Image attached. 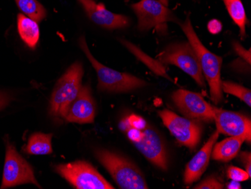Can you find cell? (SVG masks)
Segmentation results:
<instances>
[{"mask_svg":"<svg viewBox=\"0 0 251 189\" xmlns=\"http://www.w3.org/2000/svg\"><path fill=\"white\" fill-rule=\"evenodd\" d=\"M180 26L197 54L203 76L209 84L211 100L214 104H219L223 100L221 78L222 57L214 54L204 47L193 29L190 18H186L184 23L180 24Z\"/></svg>","mask_w":251,"mask_h":189,"instance_id":"1","label":"cell"},{"mask_svg":"<svg viewBox=\"0 0 251 189\" xmlns=\"http://www.w3.org/2000/svg\"><path fill=\"white\" fill-rule=\"evenodd\" d=\"M95 156L121 189H148L143 173L128 159L103 149H97Z\"/></svg>","mask_w":251,"mask_h":189,"instance_id":"2","label":"cell"},{"mask_svg":"<svg viewBox=\"0 0 251 189\" xmlns=\"http://www.w3.org/2000/svg\"><path fill=\"white\" fill-rule=\"evenodd\" d=\"M79 46L94 66L98 76V90L108 92H128L146 86L147 83L129 73H121L104 66L94 58L89 50L84 36L79 39Z\"/></svg>","mask_w":251,"mask_h":189,"instance_id":"3","label":"cell"},{"mask_svg":"<svg viewBox=\"0 0 251 189\" xmlns=\"http://www.w3.org/2000/svg\"><path fill=\"white\" fill-rule=\"evenodd\" d=\"M83 74L82 64L76 62L57 81L50 101L49 113L52 117L65 118L70 105L81 90Z\"/></svg>","mask_w":251,"mask_h":189,"instance_id":"4","label":"cell"},{"mask_svg":"<svg viewBox=\"0 0 251 189\" xmlns=\"http://www.w3.org/2000/svg\"><path fill=\"white\" fill-rule=\"evenodd\" d=\"M158 60L163 65H175L191 76L196 82L205 87V79L195 51L189 42H177L168 46L158 55Z\"/></svg>","mask_w":251,"mask_h":189,"instance_id":"5","label":"cell"},{"mask_svg":"<svg viewBox=\"0 0 251 189\" xmlns=\"http://www.w3.org/2000/svg\"><path fill=\"white\" fill-rule=\"evenodd\" d=\"M126 132L134 146L139 152L158 168L168 169V155L164 142L159 133L147 125L144 129L139 130L126 125Z\"/></svg>","mask_w":251,"mask_h":189,"instance_id":"6","label":"cell"},{"mask_svg":"<svg viewBox=\"0 0 251 189\" xmlns=\"http://www.w3.org/2000/svg\"><path fill=\"white\" fill-rule=\"evenodd\" d=\"M55 171L77 189H114L92 165L84 161L56 165Z\"/></svg>","mask_w":251,"mask_h":189,"instance_id":"7","label":"cell"},{"mask_svg":"<svg viewBox=\"0 0 251 189\" xmlns=\"http://www.w3.org/2000/svg\"><path fill=\"white\" fill-rule=\"evenodd\" d=\"M158 113L165 126L180 144L191 150L197 147L202 131L200 121L183 118L168 109L162 110Z\"/></svg>","mask_w":251,"mask_h":189,"instance_id":"8","label":"cell"},{"mask_svg":"<svg viewBox=\"0 0 251 189\" xmlns=\"http://www.w3.org/2000/svg\"><path fill=\"white\" fill-rule=\"evenodd\" d=\"M26 183H32L41 188L30 165L8 142L1 189H8Z\"/></svg>","mask_w":251,"mask_h":189,"instance_id":"9","label":"cell"},{"mask_svg":"<svg viewBox=\"0 0 251 189\" xmlns=\"http://www.w3.org/2000/svg\"><path fill=\"white\" fill-rule=\"evenodd\" d=\"M132 8L138 18V29L140 31H148L169 21H177L173 12L159 0H141L133 4Z\"/></svg>","mask_w":251,"mask_h":189,"instance_id":"10","label":"cell"},{"mask_svg":"<svg viewBox=\"0 0 251 189\" xmlns=\"http://www.w3.org/2000/svg\"><path fill=\"white\" fill-rule=\"evenodd\" d=\"M173 102L179 111L190 119L197 121H214L213 106L204 101L197 93L180 89L173 93Z\"/></svg>","mask_w":251,"mask_h":189,"instance_id":"11","label":"cell"},{"mask_svg":"<svg viewBox=\"0 0 251 189\" xmlns=\"http://www.w3.org/2000/svg\"><path fill=\"white\" fill-rule=\"evenodd\" d=\"M214 121L218 131L224 135L242 137L251 143V122L250 118L238 112H231L213 107Z\"/></svg>","mask_w":251,"mask_h":189,"instance_id":"12","label":"cell"},{"mask_svg":"<svg viewBox=\"0 0 251 189\" xmlns=\"http://www.w3.org/2000/svg\"><path fill=\"white\" fill-rule=\"evenodd\" d=\"M77 2L82 5L88 18L101 27L115 29L129 26L127 17L110 12L104 4L97 3L94 0H77Z\"/></svg>","mask_w":251,"mask_h":189,"instance_id":"13","label":"cell"},{"mask_svg":"<svg viewBox=\"0 0 251 189\" xmlns=\"http://www.w3.org/2000/svg\"><path fill=\"white\" fill-rule=\"evenodd\" d=\"M96 111V103L91 94L90 86H81L77 97L68 109L65 119L75 123H93Z\"/></svg>","mask_w":251,"mask_h":189,"instance_id":"14","label":"cell"},{"mask_svg":"<svg viewBox=\"0 0 251 189\" xmlns=\"http://www.w3.org/2000/svg\"><path fill=\"white\" fill-rule=\"evenodd\" d=\"M218 137H219V132L216 131L209 138L208 142L200 149V152L187 163L185 172H184L185 184L190 185L197 181L206 170L211 159L213 147Z\"/></svg>","mask_w":251,"mask_h":189,"instance_id":"15","label":"cell"},{"mask_svg":"<svg viewBox=\"0 0 251 189\" xmlns=\"http://www.w3.org/2000/svg\"><path fill=\"white\" fill-rule=\"evenodd\" d=\"M242 137L231 136L219 143L216 144L212 149V159L220 162H229L236 157L245 142Z\"/></svg>","mask_w":251,"mask_h":189,"instance_id":"16","label":"cell"},{"mask_svg":"<svg viewBox=\"0 0 251 189\" xmlns=\"http://www.w3.org/2000/svg\"><path fill=\"white\" fill-rule=\"evenodd\" d=\"M18 29L22 40L31 49H35L40 35L37 22L25 14H19L18 15Z\"/></svg>","mask_w":251,"mask_h":189,"instance_id":"17","label":"cell"},{"mask_svg":"<svg viewBox=\"0 0 251 189\" xmlns=\"http://www.w3.org/2000/svg\"><path fill=\"white\" fill-rule=\"evenodd\" d=\"M120 42L125 46L131 53L135 55L138 60H141L144 64L146 65L148 68L153 71L155 74L157 76H162L166 78V80L173 81L170 76L167 74L166 72V66L163 63H160L158 60L152 58L150 56H148L145 52H142L139 47H137L134 44L131 43L129 41L125 39H120Z\"/></svg>","mask_w":251,"mask_h":189,"instance_id":"18","label":"cell"},{"mask_svg":"<svg viewBox=\"0 0 251 189\" xmlns=\"http://www.w3.org/2000/svg\"><path fill=\"white\" fill-rule=\"evenodd\" d=\"M51 134L46 135L42 133H36L29 137L25 151L29 155H50L53 152Z\"/></svg>","mask_w":251,"mask_h":189,"instance_id":"19","label":"cell"},{"mask_svg":"<svg viewBox=\"0 0 251 189\" xmlns=\"http://www.w3.org/2000/svg\"><path fill=\"white\" fill-rule=\"evenodd\" d=\"M232 21L240 29L242 39L246 36V25L248 22L246 12L242 0H223Z\"/></svg>","mask_w":251,"mask_h":189,"instance_id":"20","label":"cell"},{"mask_svg":"<svg viewBox=\"0 0 251 189\" xmlns=\"http://www.w3.org/2000/svg\"><path fill=\"white\" fill-rule=\"evenodd\" d=\"M21 12L36 22H40L46 17L45 7L37 0H15Z\"/></svg>","mask_w":251,"mask_h":189,"instance_id":"21","label":"cell"},{"mask_svg":"<svg viewBox=\"0 0 251 189\" xmlns=\"http://www.w3.org/2000/svg\"><path fill=\"white\" fill-rule=\"evenodd\" d=\"M222 91L241 99L247 105L251 106V92L250 89L231 81H222Z\"/></svg>","mask_w":251,"mask_h":189,"instance_id":"22","label":"cell"},{"mask_svg":"<svg viewBox=\"0 0 251 189\" xmlns=\"http://www.w3.org/2000/svg\"><path fill=\"white\" fill-rule=\"evenodd\" d=\"M227 175L229 179L236 182L246 181L251 177L246 170L234 166H229L227 170Z\"/></svg>","mask_w":251,"mask_h":189,"instance_id":"23","label":"cell"},{"mask_svg":"<svg viewBox=\"0 0 251 189\" xmlns=\"http://www.w3.org/2000/svg\"><path fill=\"white\" fill-rule=\"evenodd\" d=\"M196 189H224V185L215 177L210 176L206 180L201 182L198 186H195Z\"/></svg>","mask_w":251,"mask_h":189,"instance_id":"24","label":"cell"},{"mask_svg":"<svg viewBox=\"0 0 251 189\" xmlns=\"http://www.w3.org/2000/svg\"><path fill=\"white\" fill-rule=\"evenodd\" d=\"M126 124L128 127L139 130L144 129L148 125H147L146 121L142 117L136 115H131L126 119Z\"/></svg>","mask_w":251,"mask_h":189,"instance_id":"25","label":"cell"},{"mask_svg":"<svg viewBox=\"0 0 251 189\" xmlns=\"http://www.w3.org/2000/svg\"><path fill=\"white\" fill-rule=\"evenodd\" d=\"M232 46L235 53L239 56V57H242L251 63V49L247 50L238 42H234Z\"/></svg>","mask_w":251,"mask_h":189,"instance_id":"26","label":"cell"},{"mask_svg":"<svg viewBox=\"0 0 251 189\" xmlns=\"http://www.w3.org/2000/svg\"><path fill=\"white\" fill-rule=\"evenodd\" d=\"M241 161L245 165V170L251 176V154L249 152H243L240 155Z\"/></svg>","mask_w":251,"mask_h":189,"instance_id":"27","label":"cell"},{"mask_svg":"<svg viewBox=\"0 0 251 189\" xmlns=\"http://www.w3.org/2000/svg\"><path fill=\"white\" fill-rule=\"evenodd\" d=\"M222 24L218 20H212V21H209L208 25V30L212 34L219 33L222 30Z\"/></svg>","mask_w":251,"mask_h":189,"instance_id":"28","label":"cell"},{"mask_svg":"<svg viewBox=\"0 0 251 189\" xmlns=\"http://www.w3.org/2000/svg\"><path fill=\"white\" fill-rule=\"evenodd\" d=\"M11 101V96L8 95L6 93L0 92V110L5 108Z\"/></svg>","mask_w":251,"mask_h":189,"instance_id":"29","label":"cell"},{"mask_svg":"<svg viewBox=\"0 0 251 189\" xmlns=\"http://www.w3.org/2000/svg\"><path fill=\"white\" fill-rule=\"evenodd\" d=\"M228 189H242L239 182L233 181L232 180V183L228 185Z\"/></svg>","mask_w":251,"mask_h":189,"instance_id":"30","label":"cell"},{"mask_svg":"<svg viewBox=\"0 0 251 189\" xmlns=\"http://www.w3.org/2000/svg\"><path fill=\"white\" fill-rule=\"evenodd\" d=\"M162 3L164 4L165 5L168 6L169 5V0H159Z\"/></svg>","mask_w":251,"mask_h":189,"instance_id":"31","label":"cell"}]
</instances>
